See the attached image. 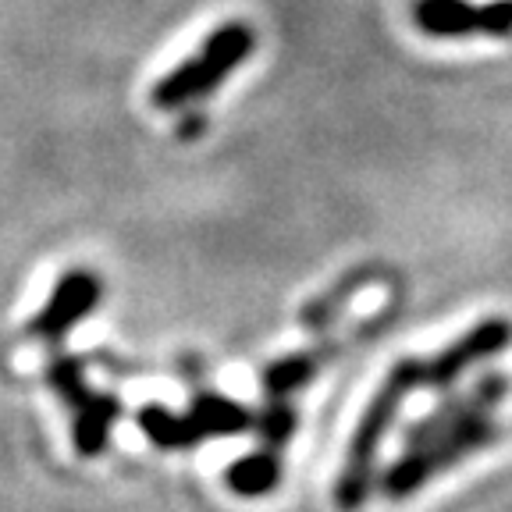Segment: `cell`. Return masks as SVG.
<instances>
[{
	"instance_id": "cell-11",
	"label": "cell",
	"mask_w": 512,
	"mask_h": 512,
	"mask_svg": "<svg viewBox=\"0 0 512 512\" xmlns=\"http://www.w3.org/2000/svg\"><path fill=\"white\" fill-rule=\"evenodd\" d=\"M224 480H228V488H232L235 495H242V498L271 495V491L278 488V480H281V456H278V452H267V448H260V452H253V456H246V459H239V463L228 466Z\"/></svg>"
},
{
	"instance_id": "cell-12",
	"label": "cell",
	"mask_w": 512,
	"mask_h": 512,
	"mask_svg": "<svg viewBox=\"0 0 512 512\" xmlns=\"http://www.w3.org/2000/svg\"><path fill=\"white\" fill-rule=\"evenodd\" d=\"M296 424H299V416H296V409H292V402L267 399V406L260 409V416L253 420V431L260 434L267 452H281V448L292 441V434H296Z\"/></svg>"
},
{
	"instance_id": "cell-3",
	"label": "cell",
	"mask_w": 512,
	"mask_h": 512,
	"mask_svg": "<svg viewBox=\"0 0 512 512\" xmlns=\"http://www.w3.org/2000/svg\"><path fill=\"white\" fill-rule=\"evenodd\" d=\"M136 420L139 431L157 448H189L210 438L253 431V413L217 392H196L182 416L168 413L164 406H143Z\"/></svg>"
},
{
	"instance_id": "cell-10",
	"label": "cell",
	"mask_w": 512,
	"mask_h": 512,
	"mask_svg": "<svg viewBox=\"0 0 512 512\" xmlns=\"http://www.w3.org/2000/svg\"><path fill=\"white\" fill-rule=\"evenodd\" d=\"M331 356V345L328 349H306V352H292V356H285V360H274L264 367V374H260V388H264L267 399H292V395L299 392V388H306V384L317 377L320 363Z\"/></svg>"
},
{
	"instance_id": "cell-14",
	"label": "cell",
	"mask_w": 512,
	"mask_h": 512,
	"mask_svg": "<svg viewBox=\"0 0 512 512\" xmlns=\"http://www.w3.org/2000/svg\"><path fill=\"white\" fill-rule=\"evenodd\" d=\"M196 132H203V118H200V114H192V118L182 125V136H196Z\"/></svg>"
},
{
	"instance_id": "cell-5",
	"label": "cell",
	"mask_w": 512,
	"mask_h": 512,
	"mask_svg": "<svg viewBox=\"0 0 512 512\" xmlns=\"http://www.w3.org/2000/svg\"><path fill=\"white\" fill-rule=\"evenodd\" d=\"M47 384L68 402L75 416L72 438L79 456L93 459L107 448V438H111V427L118 424L121 416V402L114 395L93 392L86 384V374H82V363L72 360V356H57L47 367Z\"/></svg>"
},
{
	"instance_id": "cell-7",
	"label": "cell",
	"mask_w": 512,
	"mask_h": 512,
	"mask_svg": "<svg viewBox=\"0 0 512 512\" xmlns=\"http://www.w3.org/2000/svg\"><path fill=\"white\" fill-rule=\"evenodd\" d=\"M413 22L427 36H512V0L488 8L470 0H413Z\"/></svg>"
},
{
	"instance_id": "cell-1",
	"label": "cell",
	"mask_w": 512,
	"mask_h": 512,
	"mask_svg": "<svg viewBox=\"0 0 512 512\" xmlns=\"http://www.w3.org/2000/svg\"><path fill=\"white\" fill-rule=\"evenodd\" d=\"M409 392H416V360H402L388 370L374 399L363 409L360 424L352 431L349 448H345V466L338 473L335 484V505L342 512H356L370 495V477H374L377 452H381L384 438L392 431L395 416L406 406Z\"/></svg>"
},
{
	"instance_id": "cell-6",
	"label": "cell",
	"mask_w": 512,
	"mask_h": 512,
	"mask_svg": "<svg viewBox=\"0 0 512 512\" xmlns=\"http://www.w3.org/2000/svg\"><path fill=\"white\" fill-rule=\"evenodd\" d=\"M509 338H512V324L505 317L480 320L477 328H470L463 338H456L452 345L434 352L431 360H416V388L445 392V388H452L470 367L498 356V352L509 345Z\"/></svg>"
},
{
	"instance_id": "cell-9",
	"label": "cell",
	"mask_w": 512,
	"mask_h": 512,
	"mask_svg": "<svg viewBox=\"0 0 512 512\" xmlns=\"http://www.w3.org/2000/svg\"><path fill=\"white\" fill-rule=\"evenodd\" d=\"M509 392V381L505 377H484V381L466 395H456V399H445L434 413H427L424 420H416L406 431V448H416L420 441L434 438L445 427L466 424V420H480V416H491V409L505 399Z\"/></svg>"
},
{
	"instance_id": "cell-13",
	"label": "cell",
	"mask_w": 512,
	"mask_h": 512,
	"mask_svg": "<svg viewBox=\"0 0 512 512\" xmlns=\"http://www.w3.org/2000/svg\"><path fill=\"white\" fill-rule=\"evenodd\" d=\"M360 288V274H352V278H345V281H338L335 288H331L328 296H320L317 303H310L306 306V317H303V324L310 331H324L335 320V313H338V306L345 303V299L352 296Z\"/></svg>"
},
{
	"instance_id": "cell-2",
	"label": "cell",
	"mask_w": 512,
	"mask_h": 512,
	"mask_svg": "<svg viewBox=\"0 0 512 512\" xmlns=\"http://www.w3.org/2000/svg\"><path fill=\"white\" fill-rule=\"evenodd\" d=\"M253 47H256V36L246 22L217 25L207 36V43L189 61H182L175 72H168L153 86L150 104L160 107V111H178L185 104H196V100L214 93L253 54Z\"/></svg>"
},
{
	"instance_id": "cell-4",
	"label": "cell",
	"mask_w": 512,
	"mask_h": 512,
	"mask_svg": "<svg viewBox=\"0 0 512 512\" xmlns=\"http://www.w3.org/2000/svg\"><path fill=\"white\" fill-rule=\"evenodd\" d=\"M495 438H498L495 416H480V420L445 427V431H438L434 438L420 441L416 448H406L399 463L384 473L381 491L392 498V502H402V498L416 495L431 477L445 473L448 466H456L459 459H466L470 452H477V448L491 445Z\"/></svg>"
},
{
	"instance_id": "cell-8",
	"label": "cell",
	"mask_w": 512,
	"mask_h": 512,
	"mask_svg": "<svg viewBox=\"0 0 512 512\" xmlns=\"http://www.w3.org/2000/svg\"><path fill=\"white\" fill-rule=\"evenodd\" d=\"M104 296V281L93 271H68L54 285L50 299L43 303V310L29 320V335L43 338V342H61L75 324L89 317Z\"/></svg>"
}]
</instances>
